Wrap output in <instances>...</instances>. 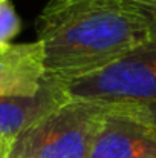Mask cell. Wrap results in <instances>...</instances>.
<instances>
[{"instance_id":"6da1fadb","label":"cell","mask_w":156,"mask_h":158,"mask_svg":"<svg viewBox=\"0 0 156 158\" xmlns=\"http://www.w3.org/2000/svg\"><path fill=\"white\" fill-rule=\"evenodd\" d=\"M152 17L129 0H49L37 19L46 78L89 77L147 45Z\"/></svg>"},{"instance_id":"7a4b0ae2","label":"cell","mask_w":156,"mask_h":158,"mask_svg":"<svg viewBox=\"0 0 156 158\" xmlns=\"http://www.w3.org/2000/svg\"><path fill=\"white\" fill-rule=\"evenodd\" d=\"M109 103L67 98L14 137L5 158H89Z\"/></svg>"},{"instance_id":"3957f363","label":"cell","mask_w":156,"mask_h":158,"mask_svg":"<svg viewBox=\"0 0 156 158\" xmlns=\"http://www.w3.org/2000/svg\"><path fill=\"white\" fill-rule=\"evenodd\" d=\"M57 85L67 98L156 105V31L147 45L109 68L84 78Z\"/></svg>"},{"instance_id":"277c9868","label":"cell","mask_w":156,"mask_h":158,"mask_svg":"<svg viewBox=\"0 0 156 158\" xmlns=\"http://www.w3.org/2000/svg\"><path fill=\"white\" fill-rule=\"evenodd\" d=\"M89 158H156V123L147 107L109 103Z\"/></svg>"},{"instance_id":"5b68a950","label":"cell","mask_w":156,"mask_h":158,"mask_svg":"<svg viewBox=\"0 0 156 158\" xmlns=\"http://www.w3.org/2000/svg\"><path fill=\"white\" fill-rule=\"evenodd\" d=\"M46 81L40 40L0 48V97H34Z\"/></svg>"},{"instance_id":"8992f818","label":"cell","mask_w":156,"mask_h":158,"mask_svg":"<svg viewBox=\"0 0 156 158\" xmlns=\"http://www.w3.org/2000/svg\"><path fill=\"white\" fill-rule=\"evenodd\" d=\"M64 100L61 88L48 78L34 97H0V138L12 140Z\"/></svg>"},{"instance_id":"52a82bcc","label":"cell","mask_w":156,"mask_h":158,"mask_svg":"<svg viewBox=\"0 0 156 158\" xmlns=\"http://www.w3.org/2000/svg\"><path fill=\"white\" fill-rule=\"evenodd\" d=\"M22 20L15 11L12 0H0V48L11 45L20 34Z\"/></svg>"},{"instance_id":"ba28073f","label":"cell","mask_w":156,"mask_h":158,"mask_svg":"<svg viewBox=\"0 0 156 158\" xmlns=\"http://www.w3.org/2000/svg\"><path fill=\"white\" fill-rule=\"evenodd\" d=\"M135 5V3H133ZM138 8H141L144 12H147L149 15H156V0H147V2H142V3H138L136 5Z\"/></svg>"},{"instance_id":"9c48e42d","label":"cell","mask_w":156,"mask_h":158,"mask_svg":"<svg viewBox=\"0 0 156 158\" xmlns=\"http://www.w3.org/2000/svg\"><path fill=\"white\" fill-rule=\"evenodd\" d=\"M147 107V112L150 114V117H152V120L156 123V105H152V106H146Z\"/></svg>"},{"instance_id":"30bf717a","label":"cell","mask_w":156,"mask_h":158,"mask_svg":"<svg viewBox=\"0 0 156 158\" xmlns=\"http://www.w3.org/2000/svg\"><path fill=\"white\" fill-rule=\"evenodd\" d=\"M9 143H11V140H5V138H0V151H2V149H6V148L9 146Z\"/></svg>"},{"instance_id":"8fae6325","label":"cell","mask_w":156,"mask_h":158,"mask_svg":"<svg viewBox=\"0 0 156 158\" xmlns=\"http://www.w3.org/2000/svg\"><path fill=\"white\" fill-rule=\"evenodd\" d=\"M152 17V25H153V29L156 31V15H150Z\"/></svg>"},{"instance_id":"7c38bea8","label":"cell","mask_w":156,"mask_h":158,"mask_svg":"<svg viewBox=\"0 0 156 158\" xmlns=\"http://www.w3.org/2000/svg\"><path fill=\"white\" fill-rule=\"evenodd\" d=\"M6 151H8V148H6V149H2V151H0V158H5V155H6Z\"/></svg>"},{"instance_id":"4fadbf2b","label":"cell","mask_w":156,"mask_h":158,"mask_svg":"<svg viewBox=\"0 0 156 158\" xmlns=\"http://www.w3.org/2000/svg\"><path fill=\"white\" fill-rule=\"evenodd\" d=\"M129 2H132V3L138 5V3H142V2H147V0H129Z\"/></svg>"}]
</instances>
